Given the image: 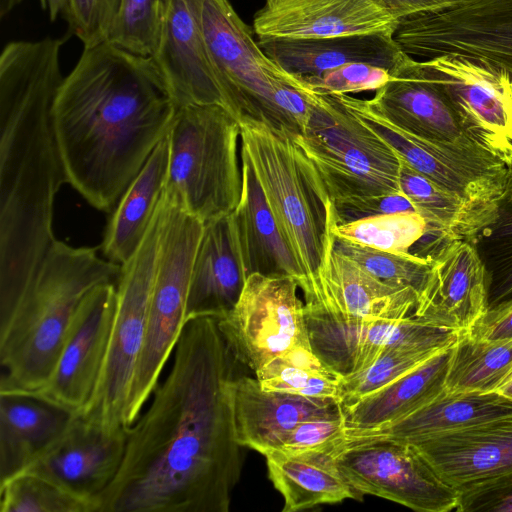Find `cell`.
I'll return each mask as SVG.
<instances>
[{
  "label": "cell",
  "mask_w": 512,
  "mask_h": 512,
  "mask_svg": "<svg viewBox=\"0 0 512 512\" xmlns=\"http://www.w3.org/2000/svg\"><path fill=\"white\" fill-rule=\"evenodd\" d=\"M171 370L128 429L99 512H228L243 456L236 436L237 360L216 317L188 319Z\"/></svg>",
  "instance_id": "cell-1"
},
{
  "label": "cell",
  "mask_w": 512,
  "mask_h": 512,
  "mask_svg": "<svg viewBox=\"0 0 512 512\" xmlns=\"http://www.w3.org/2000/svg\"><path fill=\"white\" fill-rule=\"evenodd\" d=\"M175 112L152 56L108 41L84 47L52 109L67 183L92 207L112 211L169 131Z\"/></svg>",
  "instance_id": "cell-2"
},
{
  "label": "cell",
  "mask_w": 512,
  "mask_h": 512,
  "mask_svg": "<svg viewBox=\"0 0 512 512\" xmlns=\"http://www.w3.org/2000/svg\"><path fill=\"white\" fill-rule=\"evenodd\" d=\"M64 42L13 41L0 55V319L55 241L54 201L67 183L52 117Z\"/></svg>",
  "instance_id": "cell-3"
},
{
  "label": "cell",
  "mask_w": 512,
  "mask_h": 512,
  "mask_svg": "<svg viewBox=\"0 0 512 512\" xmlns=\"http://www.w3.org/2000/svg\"><path fill=\"white\" fill-rule=\"evenodd\" d=\"M97 250L55 239L12 312L0 320V391L43 386L85 295L97 285L117 283L121 265L100 258Z\"/></svg>",
  "instance_id": "cell-4"
},
{
  "label": "cell",
  "mask_w": 512,
  "mask_h": 512,
  "mask_svg": "<svg viewBox=\"0 0 512 512\" xmlns=\"http://www.w3.org/2000/svg\"><path fill=\"white\" fill-rule=\"evenodd\" d=\"M240 123V154L251 165L266 203L312 287L334 214L333 203L313 164L293 137L257 121Z\"/></svg>",
  "instance_id": "cell-5"
},
{
  "label": "cell",
  "mask_w": 512,
  "mask_h": 512,
  "mask_svg": "<svg viewBox=\"0 0 512 512\" xmlns=\"http://www.w3.org/2000/svg\"><path fill=\"white\" fill-rule=\"evenodd\" d=\"M240 123L220 104L177 108L165 198L205 223L231 214L242 194Z\"/></svg>",
  "instance_id": "cell-6"
},
{
  "label": "cell",
  "mask_w": 512,
  "mask_h": 512,
  "mask_svg": "<svg viewBox=\"0 0 512 512\" xmlns=\"http://www.w3.org/2000/svg\"><path fill=\"white\" fill-rule=\"evenodd\" d=\"M293 139L334 207L402 192L397 152L336 95L313 94L308 123Z\"/></svg>",
  "instance_id": "cell-7"
},
{
  "label": "cell",
  "mask_w": 512,
  "mask_h": 512,
  "mask_svg": "<svg viewBox=\"0 0 512 512\" xmlns=\"http://www.w3.org/2000/svg\"><path fill=\"white\" fill-rule=\"evenodd\" d=\"M202 230L203 222L162 195L148 326L127 398L124 416L127 427L134 424L157 387L159 376L186 322L191 271Z\"/></svg>",
  "instance_id": "cell-8"
},
{
  "label": "cell",
  "mask_w": 512,
  "mask_h": 512,
  "mask_svg": "<svg viewBox=\"0 0 512 512\" xmlns=\"http://www.w3.org/2000/svg\"><path fill=\"white\" fill-rule=\"evenodd\" d=\"M201 22L226 108L239 122H262L298 135L275 94L282 85L299 82L265 55L228 0H202Z\"/></svg>",
  "instance_id": "cell-9"
},
{
  "label": "cell",
  "mask_w": 512,
  "mask_h": 512,
  "mask_svg": "<svg viewBox=\"0 0 512 512\" xmlns=\"http://www.w3.org/2000/svg\"><path fill=\"white\" fill-rule=\"evenodd\" d=\"M159 235L160 203L141 246L121 265L106 361L93 398L80 412L109 428L126 427L127 398L147 332Z\"/></svg>",
  "instance_id": "cell-10"
},
{
  "label": "cell",
  "mask_w": 512,
  "mask_h": 512,
  "mask_svg": "<svg viewBox=\"0 0 512 512\" xmlns=\"http://www.w3.org/2000/svg\"><path fill=\"white\" fill-rule=\"evenodd\" d=\"M393 39L417 61L442 55L500 68L512 76V0H468L398 19Z\"/></svg>",
  "instance_id": "cell-11"
},
{
  "label": "cell",
  "mask_w": 512,
  "mask_h": 512,
  "mask_svg": "<svg viewBox=\"0 0 512 512\" xmlns=\"http://www.w3.org/2000/svg\"><path fill=\"white\" fill-rule=\"evenodd\" d=\"M340 102L368 123L417 172L463 201L500 211L511 168L479 148L427 140L391 123L349 94Z\"/></svg>",
  "instance_id": "cell-12"
},
{
  "label": "cell",
  "mask_w": 512,
  "mask_h": 512,
  "mask_svg": "<svg viewBox=\"0 0 512 512\" xmlns=\"http://www.w3.org/2000/svg\"><path fill=\"white\" fill-rule=\"evenodd\" d=\"M298 281L251 273L234 307L217 318L234 358L254 373L295 347L311 348Z\"/></svg>",
  "instance_id": "cell-13"
},
{
  "label": "cell",
  "mask_w": 512,
  "mask_h": 512,
  "mask_svg": "<svg viewBox=\"0 0 512 512\" xmlns=\"http://www.w3.org/2000/svg\"><path fill=\"white\" fill-rule=\"evenodd\" d=\"M337 461L361 496L374 495L420 512L456 509L457 489L447 484L411 443L379 437L347 438Z\"/></svg>",
  "instance_id": "cell-14"
},
{
  "label": "cell",
  "mask_w": 512,
  "mask_h": 512,
  "mask_svg": "<svg viewBox=\"0 0 512 512\" xmlns=\"http://www.w3.org/2000/svg\"><path fill=\"white\" fill-rule=\"evenodd\" d=\"M419 62L447 97L467 137L512 169V76L451 55Z\"/></svg>",
  "instance_id": "cell-15"
},
{
  "label": "cell",
  "mask_w": 512,
  "mask_h": 512,
  "mask_svg": "<svg viewBox=\"0 0 512 512\" xmlns=\"http://www.w3.org/2000/svg\"><path fill=\"white\" fill-rule=\"evenodd\" d=\"M311 349L328 366L348 376L369 367L387 350L439 351L452 346L458 331L401 320L361 321L333 316L304 304Z\"/></svg>",
  "instance_id": "cell-16"
},
{
  "label": "cell",
  "mask_w": 512,
  "mask_h": 512,
  "mask_svg": "<svg viewBox=\"0 0 512 512\" xmlns=\"http://www.w3.org/2000/svg\"><path fill=\"white\" fill-rule=\"evenodd\" d=\"M116 305V283L91 289L75 313L50 378L40 388L25 393L48 400L72 414L83 412L93 398L104 368Z\"/></svg>",
  "instance_id": "cell-17"
},
{
  "label": "cell",
  "mask_w": 512,
  "mask_h": 512,
  "mask_svg": "<svg viewBox=\"0 0 512 512\" xmlns=\"http://www.w3.org/2000/svg\"><path fill=\"white\" fill-rule=\"evenodd\" d=\"M128 429L109 428L81 413L72 414L63 432L24 471L43 475L99 504L121 467Z\"/></svg>",
  "instance_id": "cell-18"
},
{
  "label": "cell",
  "mask_w": 512,
  "mask_h": 512,
  "mask_svg": "<svg viewBox=\"0 0 512 512\" xmlns=\"http://www.w3.org/2000/svg\"><path fill=\"white\" fill-rule=\"evenodd\" d=\"M314 283L304 304L333 316L361 321L401 320L414 316L419 294L374 277L334 247L331 224Z\"/></svg>",
  "instance_id": "cell-19"
},
{
  "label": "cell",
  "mask_w": 512,
  "mask_h": 512,
  "mask_svg": "<svg viewBox=\"0 0 512 512\" xmlns=\"http://www.w3.org/2000/svg\"><path fill=\"white\" fill-rule=\"evenodd\" d=\"M414 316L455 331L469 330L487 311L488 271L465 239H448L432 254Z\"/></svg>",
  "instance_id": "cell-20"
},
{
  "label": "cell",
  "mask_w": 512,
  "mask_h": 512,
  "mask_svg": "<svg viewBox=\"0 0 512 512\" xmlns=\"http://www.w3.org/2000/svg\"><path fill=\"white\" fill-rule=\"evenodd\" d=\"M202 0H165L157 49L152 56L176 109L220 104L224 97L205 42Z\"/></svg>",
  "instance_id": "cell-21"
},
{
  "label": "cell",
  "mask_w": 512,
  "mask_h": 512,
  "mask_svg": "<svg viewBox=\"0 0 512 512\" xmlns=\"http://www.w3.org/2000/svg\"><path fill=\"white\" fill-rule=\"evenodd\" d=\"M390 75L374 97L366 99L374 112L418 137L479 148L467 137L447 97L419 61L405 54Z\"/></svg>",
  "instance_id": "cell-22"
},
{
  "label": "cell",
  "mask_w": 512,
  "mask_h": 512,
  "mask_svg": "<svg viewBox=\"0 0 512 512\" xmlns=\"http://www.w3.org/2000/svg\"><path fill=\"white\" fill-rule=\"evenodd\" d=\"M397 23L375 0H266L253 31L258 37L295 39L393 35Z\"/></svg>",
  "instance_id": "cell-23"
},
{
  "label": "cell",
  "mask_w": 512,
  "mask_h": 512,
  "mask_svg": "<svg viewBox=\"0 0 512 512\" xmlns=\"http://www.w3.org/2000/svg\"><path fill=\"white\" fill-rule=\"evenodd\" d=\"M247 276L233 214L203 223L191 271L186 321L224 316L236 304Z\"/></svg>",
  "instance_id": "cell-24"
},
{
  "label": "cell",
  "mask_w": 512,
  "mask_h": 512,
  "mask_svg": "<svg viewBox=\"0 0 512 512\" xmlns=\"http://www.w3.org/2000/svg\"><path fill=\"white\" fill-rule=\"evenodd\" d=\"M411 444L456 489L512 469V415Z\"/></svg>",
  "instance_id": "cell-25"
},
{
  "label": "cell",
  "mask_w": 512,
  "mask_h": 512,
  "mask_svg": "<svg viewBox=\"0 0 512 512\" xmlns=\"http://www.w3.org/2000/svg\"><path fill=\"white\" fill-rule=\"evenodd\" d=\"M342 412L333 398H312L265 390L258 380L238 376L234 387L236 436L242 447L262 455L299 423Z\"/></svg>",
  "instance_id": "cell-26"
},
{
  "label": "cell",
  "mask_w": 512,
  "mask_h": 512,
  "mask_svg": "<svg viewBox=\"0 0 512 512\" xmlns=\"http://www.w3.org/2000/svg\"><path fill=\"white\" fill-rule=\"evenodd\" d=\"M257 42L268 58L293 77L320 75L350 63L391 71L405 57L388 33L310 39L258 37Z\"/></svg>",
  "instance_id": "cell-27"
},
{
  "label": "cell",
  "mask_w": 512,
  "mask_h": 512,
  "mask_svg": "<svg viewBox=\"0 0 512 512\" xmlns=\"http://www.w3.org/2000/svg\"><path fill=\"white\" fill-rule=\"evenodd\" d=\"M344 445L298 452L272 449L263 454L269 479L284 499L283 512L362 499L339 468L337 456Z\"/></svg>",
  "instance_id": "cell-28"
},
{
  "label": "cell",
  "mask_w": 512,
  "mask_h": 512,
  "mask_svg": "<svg viewBox=\"0 0 512 512\" xmlns=\"http://www.w3.org/2000/svg\"><path fill=\"white\" fill-rule=\"evenodd\" d=\"M71 416L36 395L0 391V483L24 471L63 432Z\"/></svg>",
  "instance_id": "cell-29"
},
{
  "label": "cell",
  "mask_w": 512,
  "mask_h": 512,
  "mask_svg": "<svg viewBox=\"0 0 512 512\" xmlns=\"http://www.w3.org/2000/svg\"><path fill=\"white\" fill-rule=\"evenodd\" d=\"M168 166L167 132L113 209L100 245L107 260L125 264L141 246L159 207Z\"/></svg>",
  "instance_id": "cell-30"
},
{
  "label": "cell",
  "mask_w": 512,
  "mask_h": 512,
  "mask_svg": "<svg viewBox=\"0 0 512 512\" xmlns=\"http://www.w3.org/2000/svg\"><path fill=\"white\" fill-rule=\"evenodd\" d=\"M452 346L385 387L342 409L346 435L399 421L424 407L445 390Z\"/></svg>",
  "instance_id": "cell-31"
},
{
  "label": "cell",
  "mask_w": 512,
  "mask_h": 512,
  "mask_svg": "<svg viewBox=\"0 0 512 512\" xmlns=\"http://www.w3.org/2000/svg\"><path fill=\"white\" fill-rule=\"evenodd\" d=\"M509 415H512V400L498 392L444 390L399 421L370 431L349 433L347 438L379 437L414 443Z\"/></svg>",
  "instance_id": "cell-32"
},
{
  "label": "cell",
  "mask_w": 512,
  "mask_h": 512,
  "mask_svg": "<svg viewBox=\"0 0 512 512\" xmlns=\"http://www.w3.org/2000/svg\"><path fill=\"white\" fill-rule=\"evenodd\" d=\"M241 155V154H240ZM242 194L232 212L247 275H288L299 288L302 270L270 212L260 184L248 160L241 156Z\"/></svg>",
  "instance_id": "cell-33"
},
{
  "label": "cell",
  "mask_w": 512,
  "mask_h": 512,
  "mask_svg": "<svg viewBox=\"0 0 512 512\" xmlns=\"http://www.w3.org/2000/svg\"><path fill=\"white\" fill-rule=\"evenodd\" d=\"M400 157V156H399ZM400 188L429 228L451 239L473 241L498 218L500 211L473 206L440 188L400 157Z\"/></svg>",
  "instance_id": "cell-34"
},
{
  "label": "cell",
  "mask_w": 512,
  "mask_h": 512,
  "mask_svg": "<svg viewBox=\"0 0 512 512\" xmlns=\"http://www.w3.org/2000/svg\"><path fill=\"white\" fill-rule=\"evenodd\" d=\"M512 372V340L490 341L460 331L445 380L450 392H496Z\"/></svg>",
  "instance_id": "cell-35"
},
{
  "label": "cell",
  "mask_w": 512,
  "mask_h": 512,
  "mask_svg": "<svg viewBox=\"0 0 512 512\" xmlns=\"http://www.w3.org/2000/svg\"><path fill=\"white\" fill-rule=\"evenodd\" d=\"M255 375L265 390L337 400L343 379L308 347L288 350L256 371Z\"/></svg>",
  "instance_id": "cell-36"
},
{
  "label": "cell",
  "mask_w": 512,
  "mask_h": 512,
  "mask_svg": "<svg viewBox=\"0 0 512 512\" xmlns=\"http://www.w3.org/2000/svg\"><path fill=\"white\" fill-rule=\"evenodd\" d=\"M428 230V223L417 212L373 215L347 222H336L331 231L337 238L395 254L408 255Z\"/></svg>",
  "instance_id": "cell-37"
},
{
  "label": "cell",
  "mask_w": 512,
  "mask_h": 512,
  "mask_svg": "<svg viewBox=\"0 0 512 512\" xmlns=\"http://www.w3.org/2000/svg\"><path fill=\"white\" fill-rule=\"evenodd\" d=\"M0 511L98 512L99 504L43 475L22 471L0 483Z\"/></svg>",
  "instance_id": "cell-38"
},
{
  "label": "cell",
  "mask_w": 512,
  "mask_h": 512,
  "mask_svg": "<svg viewBox=\"0 0 512 512\" xmlns=\"http://www.w3.org/2000/svg\"><path fill=\"white\" fill-rule=\"evenodd\" d=\"M334 247L374 277L398 288H411L420 294L431 260L361 246L334 236Z\"/></svg>",
  "instance_id": "cell-39"
},
{
  "label": "cell",
  "mask_w": 512,
  "mask_h": 512,
  "mask_svg": "<svg viewBox=\"0 0 512 512\" xmlns=\"http://www.w3.org/2000/svg\"><path fill=\"white\" fill-rule=\"evenodd\" d=\"M165 0H121L108 42L136 55L153 56Z\"/></svg>",
  "instance_id": "cell-40"
},
{
  "label": "cell",
  "mask_w": 512,
  "mask_h": 512,
  "mask_svg": "<svg viewBox=\"0 0 512 512\" xmlns=\"http://www.w3.org/2000/svg\"><path fill=\"white\" fill-rule=\"evenodd\" d=\"M439 351L387 350L383 352L366 369L343 377L338 398L341 408H347L392 383Z\"/></svg>",
  "instance_id": "cell-41"
},
{
  "label": "cell",
  "mask_w": 512,
  "mask_h": 512,
  "mask_svg": "<svg viewBox=\"0 0 512 512\" xmlns=\"http://www.w3.org/2000/svg\"><path fill=\"white\" fill-rule=\"evenodd\" d=\"M390 71L367 63H350L320 75L294 77L309 93L339 95L376 91L390 79Z\"/></svg>",
  "instance_id": "cell-42"
},
{
  "label": "cell",
  "mask_w": 512,
  "mask_h": 512,
  "mask_svg": "<svg viewBox=\"0 0 512 512\" xmlns=\"http://www.w3.org/2000/svg\"><path fill=\"white\" fill-rule=\"evenodd\" d=\"M346 441L342 411L299 423L279 439L274 449L290 452L325 450L342 446Z\"/></svg>",
  "instance_id": "cell-43"
},
{
  "label": "cell",
  "mask_w": 512,
  "mask_h": 512,
  "mask_svg": "<svg viewBox=\"0 0 512 512\" xmlns=\"http://www.w3.org/2000/svg\"><path fill=\"white\" fill-rule=\"evenodd\" d=\"M121 0H69L66 19L72 32L90 47L106 41Z\"/></svg>",
  "instance_id": "cell-44"
},
{
  "label": "cell",
  "mask_w": 512,
  "mask_h": 512,
  "mask_svg": "<svg viewBox=\"0 0 512 512\" xmlns=\"http://www.w3.org/2000/svg\"><path fill=\"white\" fill-rule=\"evenodd\" d=\"M457 489L459 512H512V469Z\"/></svg>",
  "instance_id": "cell-45"
},
{
  "label": "cell",
  "mask_w": 512,
  "mask_h": 512,
  "mask_svg": "<svg viewBox=\"0 0 512 512\" xmlns=\"http://www.w3.org/2000/svg\"><path fill=\"white\" fill-rule=\"evenodd\" d=\"M488 228L496 239L512 244V210L500 209L497 220ZM512 300V255L507 264L492 274H488L487 311Z\"/></svg>",
  "instance_id": "cell-46"
},
{
  "label": "cell",
  "mask_w": 512,
  "mask_h": 512,
  "mask_svg": "<svg viewBox=\"0 0 512 512\" xmlns=\"http://www.w3.org/2000/svg\"><path fill=\"white\" fill-rule=\"evenodd\" d=\"M397 212H416L411 201L403 192L334 207L337 223Z\"/></svg>",
  "instance_id": "cell-47"
},
{
  "label": "cell",
  "mask_w": 512,
  "mask_h": 512,
  "mask_svg": "<svg viewBox=\"0 0 512 512\" xmlns=\"http://www.w3.org/2000/svg\"><path fill=\"white\" fill-rule=\"evenodd\" d=\"M467 332L484 340H512V300L486 311Z\"/></svg>",
  "instance_id": "cell-48"
},
{
  "label": "cell",
  "mask_w": 512,
  "mask_h": 512,
  "mask_svg": "<svg viewBox=\"0 0 512 512\" xmlns=\"http://www.w3.org/2000/svg\"><path fill=\"white\" fill-rule=\"evenodd\" d=\"M397 19L424 12L442 11L468 0H375Z\"/></svg>",
  "instance_id": "cell-49"
},
{
  "label": "cell",
  "mask_w": 512,
  "mask_h": 512,
  "mask_svg": "<svg viewBox=\"0 0 512 512\" xmlns=\"http://www.w3.org/2000/svg\"><path fill=\"white\" fill-rule=\"evenodd\" d=\"M41 6L49 13L50 19L53 21L60 13L66 15L69 8V0H40Z\"/></svg>",
  "instance_id": "cell-50"
},
{
  "label": "cell",
  "mask_w": 512,
  "mask_h": 512,
  "mask_svg": "<svg viewBox=\"0 0 512 512\" xmlns=\"http://www.w3.org/2000/svg\"><path fill=\"white\" fill-rule=\"evenodd\" d=\"M23 0H0V16L3 18L9 14Z\"/></svg>",
  "instance_id": "cell-51"
},
{
  "label": "cell",
  "mask_w": 512,
  "mask_h": 512,
  "mask_svg": "<svg viewBox=\"0 0 512 512\" xmlns=\"http://www.w3.org/2000/svg\"><path fill=\"white\" fill-rule=\"evenodd\" d=\"M496 392L512 400V372L504 380Z\"/></svg>",
  "instance_id": "cell-52"
},
{
  "label": "cell",
  "mask_w": 512,
  "mask_h": 512,
  "mask_svg": "<svg viewBox=\"0 0 512 512\" xmlns=\"http://www.w3.org/2000/svg\"><path fill=\"white\" fill-rule=\"evenodd\" d=\"M503 202L507 204L509 210H512V169L507 183L506 191L502 200V203Z\"/></svg>",
  "instance_id": "cell-53"
}]
</instances>
